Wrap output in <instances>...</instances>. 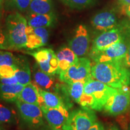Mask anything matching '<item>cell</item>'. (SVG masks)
Segmentation results:
<instances>
[{
	"label": "cell",
	"instance_id": "obj_1",
	"mask_svg": "<svg viewBox=\"0 0 130 130\" xmlns=\"http://www.w3.org/2000/svg\"><path fill=\"white\" fill-rule=\"evenodd\" d=\"M91 75L115 89L125 88L130 84V70L123 61L95 63L92 66Z\"/></svg>",
	"mask_w": 130,
	"mask_h": 130
},
{
	"label": "cell",
	"instance_id": "obj_2",
	"mask_svg": "<svg viewBox=\"0 0 130 130\" xmlns=\"http://www.w3.org/2000/svg\"><path fill=\"white\" fill-rule=\"evenodd\" d=\"M118 89L110 87L92 77L86 81L79 104L83 107L101 111L108 99Z\"/></svg>",
	"mask_w": 130,
	"mask_h": 130
},
{
	"label": "cell",
	"instance_id": "obj_3",
	"mask_svg": "<svg viewBox=\"0 0 130 130\" xmlns=\"http://www.w3.org/2000/svg\"><path fill=\"white\" fill-rule=\"evenodd\" d=\"M6 37L9 49L25 48L27 20L18 12L9 14L6 20Z\"/></svg>",
	"mask_w": 130,
	"mask_h": 130
},
{
	"label": "cell",
	"instance_id": "obj_4",
	"mask_svg": "<svg viewBox=\"0 0 130 130\" xmlns=\"http://www.w3.org/2000/svg\"><path fill=\"white\" fill-rule=\"evenodd\" d=\"M96 122V116L93 110L83 107L69 113L62 130H89Z\"/></svg>",
	"mask_w": 130,
	"mask_h": 130
},
{
	"label": "cell",
	"instance_id": "obj_5",
	"mask_svg": "<svg viewBox=\"0 0 130 130\" xmlns=\"http://www.w3.org/2000/svg\"><path fill=\"white\" fill-rule=\"evenodd\" d=\"M91 68L92 65L90 60L86 57H80L75 63L60 73L59 78L61 81L66 84L77 81H87L92 78Z\"/></svg>",
	"mask_w": 130,
	"mask_h": 130
},
{
	"label": "cell",
	"instance_id": "obj_6",
	"mask_svg": "<svg viewBox=\"0 0 130 130\" xmlns=\"http://www.w3.org/2000/svg\"><path fill=\"white\" fill-rule=\"evenodd\" d=\"M15 102L21 118L30 128L37 129L44 124V116L40 106L27 103L18 99Z\"/></svg>",
	"mask_w": 130,
	"mask_h": 130
},
{
	"label": "cell",
	"instance_id": "obj_7",
	"mask_svg": "<svg viewBox=\"0 0 130 130\" xmlns=\"http://www.w3.org/2000/svg\"><path fill=\"white\" fill-rule=\"evenodd\" d=\"M130 104V90L126 87L118 89L116 93L112 95L104 107L107 115L117 116L124 113Z\"/></svg>",
	"mask_w": 130,
	"mask_h": 130
},
{
	"label": "cell",
	"instance_id": "obj_8",
	"mask_svg": "<svg viewBox=\"0 0 130 130\" xmlns=\"http://www.w3.org/2000/svg\"><path fill=\"white\" fill-rule=\"evenodd\" d=\"M35 58L42 71L51 75L57 74L58 63L56 54L50 48H40L28 53Z\"/></svg>",
	"mask_w": 130,
	"mask_h": 130
},
{
	"label": "cell",
	"instance_id": "obj_9",
	"mask_svg": "<svg viewBox=\"0 0 130 130\" xmlns=\"http://www.w3.org/2000/svg\"><path fill=\"white\" fill-rule=\"evenodd\" d=\"M128 48L123 40L117 42L115 44L90 56L95 63L111 62V61H123L126 57Z\"/></svg>",
	"mask_w": 130,
	"mask_h": 130
},
{
	"label": "cell",
	"instance_id": "obj_10",
	"mask_svg": "<svg viewBox=\"0 0 130 130\" xmlns=\"http://www.w3.org/2000/svg\"><path fill=\"white\" fill-rule=\"evenodd\" d=\"M122 40L121 31L118 26L112 30L102 32L94 39L91 48L90 56H93Z\"/></svg>",
	"mask_w": 130,
	"mask_h": 130
},
{
	"label": "cell",
	"instance_id": "obj_11",
	"mask_svg": "<svg viewBox=\"0 0 130 130\" xmlns=\"http://www.w3.org/2000/svg\"><path fill=\"white\" fill-rule=\"evenodd\" d=\"M90 37L85 25H79L76 29L74 37L69 43V47L78 57L87 54L89 50Z\"/></svg>",
	"mask_w": 130,
	"mask_h": 130
},
{
	"label": "cell",
	"instance_id": "obj_12",
	"mask_svg": "<svg viewBox=\"0 0 130 130\" xmlns=\"http://www.w3.org/2000/svg\"><path fill=\"white\" fill-rule=\"evenodd\" d=\"M40 107L49 126L54 129H62L69 115L68 107L64 105L59 108H53L45 105Z\"/></svg>",
	"mask_w": 130,
	"mask_h": 130
},
{
	"label": "cell",
	"instance_id": "obj_13",
	"mask_svg": "<svg viewBox=\"0 0 130 130\" xmlns=\"http://www.w3.org/2000/svg\"><path fill=\"white\" fill-rule=\"evenodd\" d=\"M27 43L25 48L32 50L38 49L47 44L49 32L46 28H33L27 26L26 30Z\"/></svg>",
	"mask_w": 130,
	"mask_h": 130
},
{
	"label": "cell",
	"instance_id": "obj_14",
	"mask_svg": "<svg viewBox=\"0 0 130 130\" xmlns=\"http://www.w3.org/2000/svg\"><path fill=\"white\" fill-rule=\"evenodd\" d=\"M91 23L94 28L102 32L112 30L118 26L116 15L109 11L97 13L92 19Z\"/></svg>",
	"mask_w": 130,
	"mask_h": 130
},
{
	"label": "cell",
	"instance_id": "obj_15",
	"mask_svg": "<svg viewBox=\"0 0 130 130\" xmlns=\"http://www.w3.org/2000/svg\"><path fill=\"white\" fill-rule=\"evenodd\" d=\"M58 68L57 74L59 75L68 69L78 60V57L69 47L64 46L60 49L56 54Z\"/></svg>",
	"mask_w": 130,
	"mask_h": 130
},
{
	"label": "cell",
	"instance_id": "obj_16",
	"mask_svg": "<svg viewBox=\"0 0 130 130\" xmlns=\"http://www.w3.org/2000/svg\"><path fill=\"white\" fill-rule=\"evenodd\" d=\"M18 100L27 103L42 106L43 104L42 98L39 92V89L31 83L24 86L19 94Z\"/></svg>",
	"mask_w": 130,
	"mask_h": 130
},
{
	"label": "cell",
	"instance_id": "obj_17",
	"mask_svg": "<svg viewBox=\"0 0 130 130\" xmlns=\"http://www.w3.org/2000/svg\"><path fill=\"white\" fill-rule=\"evenodd\" d=\"M56 17L53 13L48 14H36L30 13L27 18V24L33 28H47L54 23Z\"/></svg>",
	"mask_w": 130,
	"mask_h": 130
},
{
	"label": "cell",
	"instance_id": "obj_18",
	"mask_svg": "<svg viewBox=\"0 0 130 130\" xmlns=\"http://www.w3.org/2000/svg\"><path fill=\"white\" fill-rule=\"evenodd\" d=\"M14 65L16 66L14 76L18 83L25 86L31 83V71L27 59L24 57H17Z\"/></svg>",
	"mask_w": 130,
	"mask_h": 130
},
{
	"label": "cell",
	"instance_id": "obj_19",
	"mask_svg": "<svg viewBox=\"0 0 130 130\" xmlns=\"http://www.w3.org/2000/svg\"><path fill=\"white\" fill-rule=\"evenodd\" d=\"M24 86L19 83L5 84L0 83V98L7 102H15Z\"/></svg>",
	"mask_w": 130,
	"mask_h": 130
},
{
	"label": "cell",
	"instance_id": "obj_20",
	"mask_svg": "<svg viewBox=\"0 0 130 130\" xmlns=\"http://www.w3.org/2000/svg\"><path fill=\"white\" fill-rule=\"evenodd\" d=\"M30 13L48 14L53 13V0H32L29 7Z\"/></svg>",
	"mask_w": 130,
	"mask_h": 130
},
{
	"label": "cell",
	"instance_id": "obj_21",
	"mask_svg": "<svg viewBox=\"0 0 130 130\" xmlns=\"http://www.w3.org/2000/svg\"><path fill=\"white\" fill-rule=\"evenodd\" d=\"M39 92L45 106L53 108H59L65 105L61 98L57 94L41 89H39Z\"/></svg>",
	"mask_w": 130,
	"mask_h": 130
},
{
	"label": "cell",
	"instance_id": "obj_22",
	"mask_svg": "<svg viewBox=\"0 0 130 130\" xmlns=\"http://www.w3.org/2000/svg\"><path fill=\"white\" fill-rule=\"evenodd\" d=\"M86 82V80H80L67 84L68 93L71 99L78 104L79 103L81 98L83 94Z\"/></svg>",
	"mask_w": 130,
	"mask_h": 130
},
{
	"label": "cell",
	"instance_id": "obj_23",
	"mask_svg": "<svg viewBox=\"0 0 130 130\" xmlns=\"http://www.w3.org/2000/svg\"><path fill=\"white\" fill-rule=\"evenodd\" d=\"M52 76L44 72L41 69H39L36 71L34 74V79L36 83L42 89L50 90L54 85V81Z\"/></svg>",
	"mask_w": 130,
	"mask_h": 130
},
{
	"label": "cell",
	"instance_id": "obj_24",
	"mask_svg": "<svg viewBox=\"0 0 130 130\" xmlns=\"http://www.w3.org/2000/svg\"><path fill=\"white\" fill-rule=\"evenodd\" d=\"M118 27L121 30L123 40L125 42L128 48L127 54L124 59V64L130 68V22L123 21L121 24L118 25Z\"/></svg>",
	"mask_w": 130,
	"mask_h": 130
},
{
	"label": "cell",
	"instance_id": "obj_25",
	"mask_svg": "<svg viewBox=\"0 0 130 130\" xmlns=\"http://www.w3.org/2000/svg\"><path fill=\"white\" fill-rule=\"evenodd\" d=\"M16 114L10 108L0 104V123L12 124L16 122Z\"/></svg>",
	"mask_w": 130,
	"mask_h": 130
},
{
	"label": "cell",
	"instance_id": "obj_26",
	"mask_svg": "<svg viewBox=\"0 0 130 130\" xmlns=\"http://www.w3.org/2000/svg\"><path fill=\"white\" fill-rule=\"evenodd\" d=\"M66 6L72 9H81L95 4L96 0H61Z\"/></svg>",
	"mask_w": 130,
	"mask_h": 130
},
{
	"label": "cell",
	"instance_id": "obj_27",
	"mask_svg": "<svg viewBox=\"0 0 130 130\" xmlns=\"http://www.w3.org/2000/svg\"><path fill=\"white\" fill-rule=\"evenodd\" d=\"M16 61H17V57L14 56L12 53L0 51V66L2 65L13 66L15 64Z\"/></svg>",
	"mask_w": 130,
	"mask_h": 130
},
{
	"label": "cell",
	"instance_id": "obj_28",
	"mask_svg": "<svg viewBox=\"0 0 130 130\" xmlns=\"http://www.w3.org/2000/svg\"><path fill=\"white\" fill-rule=\"evenodd\" d=\"M16 71L15 65H2L0 66V78H10L14 76Z\"/></svg>",
	"mask_w": 130,
	"mask_h": 130
},
{
	"label": "cell",
	"instance_id": "obj_29",
	"mask_svg": "<svg viewBox=\"0 0 130 130\" xmlns=\"http://www.w3.org/2000/svg\"><path fill=\"white\" fill-rule=\"evenodd\" d=\"M32 0H12L14 6L21 12H25L29 9Z\"/></svg>",
	"mask_w": 130,
	"mask_h": 130
},
{
	"label": "cell",
	"instance_id": "obj_30",
	"mask_svg": "<svg viewBox=\"0 0 130 130\" xmlns=\"http://www.w3.org/2000/svg\"><path fill=\"white\" fill-rule=\"evenodd\" d=\"M9 49L7 37L6 33L3 32L1 27H0V50H7Z\"/></svg>",
	"mask_w": 130,
	"mask_h": 130
},
{
	"label": "cell",
	"instance_id": "obj_31",
	"mask_svg": "<svg viewBox=\"0 0 130 130\" xmlns=\"http://www.w3.org/2000/svg\"><path fill=\"white\" fill-rule=\"evenodd\" d=\"M0 83L5 84H14L18 83L17 79L15 76L10 78H0Z\"/></svg>",
	"mask_w": 130,
	"mask_h": 130
},
{
	"label": "cell",
	"instance_id": "obj_32",
	"mask_svg": "<svg viewBox=\"0 0 130 130\" xmlns=\"http://www.w3.org/2000/svg\"><path fill=\"white\" fill-rule=\"evenodd\" d=\"M89 130H105V128L102 123L100 122H96Z\"/></svg>",
	"mask_w": 130,
	"mask_h": 130
},
{
	"label": "cell",
	"instance_id": "obj_33",
	"mask_svg": "<svg viewBox=\"0 0 130 130\" xmlns=\"http://www.w3.org/2000/svg\"><path fill=\"white\" fill-rule=\"evenodd\" d=\"M122 10L130 18V5L128 6H122Z\"/></svg>",
	"mask_w": 130,
	"mask_h": 130
},
{
	"label": "cell",
	"instance_id": "obj_34",
	"mask_svg": "<svg viewBox=\"0 0 130 130\" xmlns=\"http://www.w3.org/2000/svg\"><path fill=\"white\" fill-rule=\"evenodd\" d=\"M119 1L122 6H128V5H130V0H119Z\"/></svg>",
	"mask_w": 130,
	"mask_h": 130
},
{
	"label": "cell",
	"instance_id": "obj_35",
	"mask_svg": "<svg viewBox=\"0 0 130 130\" xmlns=\"http://www.w3.org/2000/svg\"><path fill=\"white\" fill-rule=\"evenodd\" d=\"M107 130H120V129H119L118 126L115 125H113L110 126L109 127L107 128Z\"/></svg>",
	"mask_w": 130,
	"mask_h": 130
},
{
	"label": "cell",
	"instance_id": "obj_36",
	"mask_svg": "<svg viewBox=\"0 0 130 130\" xmlns=\"http://www.w3.org/2000/svg\"><path fill=\"white\" fill-rule=\"evenodd\" d=\"M43 130H62V129H54V128H52L50 126L49 128H44Z\"/></svg>",
	"mask_w": 130,
	"mask_h": 130
},
{
	"label": "cell",
	"instance_id": "obj_37",
	"mask_svg": "<svg viewBox=\"0 0 130 130\" xmlns=\"http://www.w3.org/2000/svg\"><path fill=\"white\" fill-rule=\"evenodd\" d=\"M0 130H5V128L3 126V123H0Z\"/></svg>",
	"mask_w": 130,
	"mask_h": 130
},
{
	"label": "cell",
	"instance_id": "obj_38",
	"mask_svg": "<svg viewBox=\"0 0 130 130\" xmlns=\"http://www.w3.org/2000/svg\"><path fill=\"white\" fill-rule=\"evenodd\" d=\"M3 1V0H0V6H1V3H2Z\"/></svg>",
	"mask_w": 130,
	"mask_h": 130
},
{
	"label": "cell",
	"instance_id": "obj_39",
	"mask_svg": "<svg viewBox=\"0 0 130 130\" xmlns=\"http://www.w3.org/2000/svg\"><path fill=\"white\" fill-rule=\"evenodd\" d=\"M128 130H130V123H129V127H128Z\"/></svg>",
	"mask_w": 130,
	"mask_h": 130
}]
</instances>
